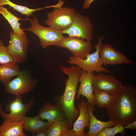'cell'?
Instances as JSON below:
<instances>
[{
	"label": "cell",
	"instance_id": "6da1fadb",
	"mask_svg": "<svg viewBox=\"0 0 136 136\" xmlns=\"http://www.w3.org/2000/svg\"><path fill=\"white\" fill-rule=\"evenodd\" d=\"M106 109L110 120L122 126L136 120L135 88L130 85L122 86Z\"/></svg>",
	"mask_w": 136,
	"mask_h": 136
},
{
	"label": "cell",
	"instance_id": "7a4b0ae2",
	"mask_svg": "<svg viewBox=\"0 0 136 136\" xmlns=\"http://www.w3.org/2000/svg\"><path fill=\"white\" fill-rule=\"evenodd\" d=\"M59 69L68 78L65 82L64 92L62 96L56 95L52 101L59 105L64 111L67 118L69 128H72L73 122L80 113L78 108L75 107V99L77 88L82 69L78 66H72L70 68L61 65Z\"/></svg>",
	"mask_w": 136,
	"mask_h": 136
},
{
	"label": "cell",
	"instance_id": "3957f363",
	"mask_svg": "<svg viewBox=\"0 0 136 136\" xmlns=\"http://www.w3.org/2000/svg\"><path fill=\"white\" fill-rule=\"evenodd\" d=\"M64 1L59 0L55 5L53 10L47 13L48 19L45 23L50 28L57 31H62L69 28L72 24L76 13L72 8L63 7Z\"/></svg>",
	"mask_w": 136,
	"mask_h": 136
},
{
	"label": "cell",
	"instance_id": "277c9868",
	"mask_svg": "<svg viewBox=\"0 0 136 136\" xmlns=\"http://www.w3.org/2000/svg\"><path fill=\"white\" fill-rule=\"evenodd\" d=\"M105 37L104 36L99 35L98 43L95 46L96 49L95 52L88 54L86 59H83L77 56H72L70 57L67 62L70 64H75L88 73L95 72L98 73L101 72L111 73L109 70L102 67L103 62L100 57V49Z\"/></svg>",
	"mask_w": 136,
	"mask_h": 136
},
{
	"label": "cell",
	"instance_id": "5b68a950",
	"mask_svg": "<svg viewBox=\"0 0 136 136\" xmlns=\"http://www.w3.org/2000/svg\"><path fill=\"white\" fill-rule=\"evenodd\" d=\"M35 102V98L32 97L27 103L24 104L21 95H16L15 99L10 100L6 104V109L9 112V113L4 112L2 108L3 103L0 104V116L4 121H21L26 113L33 107Z\"/></svg>",
	"mask_w": 136,
	"mask_h": 136
},
{
	"label": "cell",
	"instance_id": "8992f818",
	"mask_svg": "<svg viewBox=\"0 0 136 136\" xmlns=\"http://www.w3.org/2000/svg\"><path fill=\"white\" fill-rule=\"evenodd\" d=\"M17 76L4 83L5 92L15 96L21 95L33 91L38 83L28 70L22 71Z\"/></svg>",
	"mask_w": 136,
	"mask_h": 136
},
{
	"label": "cell",
	"instance_id": "52a82bcc",
	"mask_svg": "<svg viewBox=\"0 0 136 136\" xmlns=\"http://www.w3.org/2000/svg\"><path fill=\"white\" fill-rule=\"evenodd\" d=\"M29 20L31 26L23 30L30 31L37 36L40 40L41 46L44 49L49 46H56L59 41L64 37L61 31H57L50 27H46L40 25L35 17H34L33 19Z\"/></svg>",
	"mask_w": 136,
	"mask_h": 136
},
{
	"label": "cell",
	"instance_id": "ba28073f",
	"mask_svg": "<svg viewBox=\"0 0 136 136\" xmlns=\"http://www.w3.org/2000/svg\"><path fill=\"white\" fill-rule=\"evenodd\" d=\"M93 24L89 17L76 12L74 20L68 28L61 31L69 36L76 37L91 42L93 34Z\"/></svg>",
	"mask_w": 136,
	"mask_h": 136
},
{
	"label": "cell",
	"instance_id": "9c48e42d",
	"mask_svg": "<svg viewBox=\"0 0 136 136\" xmlns=\"http://www.w3.org/2000/svg\"><path fill=\"white\" fill-rule=\"evenodd\" d=\"M9 35V44L6 48L13 62L17 63L25 61L27 58L28 39L25 35H19L12 31H10Z\"/></svg>",
	"mask_w": 136,
	"mask_h": 136
},
{
	"label": "cell",
	"instance_id": "30bf717a",
	"mask_svg": "<svg viewBox=\"0 0 136 136\" xmlns=\"http://www.w3.org/2000/svg\"><path fill=\"white\" fill-rule=\"evenodd\" d=\"M56 46L68 49L73 56L83 59H86L92 49L91 42L76 37H64L57 43Z\"/></svg>",
	"mask_w": 136,
	"mask_h": 136
},
{
	"label": "cell",
	"instance_id": "8fae6325",
	"mask_svg": "<svg viewBox=\"0 0 136 136\" xmlns=\"http://www.w3.org/2000/svg\"><path fill=\"white\" fill-rule=\"evenodd\" d=\"M99 55L103 64L105 66L133 64V61L127 56L116 50L108 43L101 44Z\"/></svg>",
	"mask_w": 136,
	"mask_h": 136
},
{
	"label": "cell",
	"instance_id": "7c38bea8",
	"mask_svg": "<svg viewBox=\"0 0 136 136\" xmlns=\"http://www.w3.org/2000/svg\"><path fill=\"white\" fill-rule=\"evenodd\" d=\"M92 86L94 91L97 90L114 93L122 85V83L113 76L100 74H94Z\"/></svg>",
	"mask_w": 136,
	"mask_h": 136
},
{
	"label": "cell",
	"instance_id": "4fadbf2b",
	"mask_svg": "<svg viewBox=\"0 0 136 136\" xmlns=\"http://www.w3.org/2000/svg\"><path fill=\"white\" fill-rule=\"evenodd\" d=\"M94 74V72L88 73L82 70L79 79L80 85L79 89L77 91L78 93L76 98L79 100L80 96L82 95L83 96L86 97L87 99V103L94 106V91L92 86Z\"/></svg>",
	"mask_w": 136,
	"mask_h": 136
},
{
	"label": "cell",
	"instance_id": "5bb4252c",
	"mask_svg": "<svg viewBox=\"0 0 136 136\" xmlns=\"http://www.w3.org/2000/svg\"><path fill=\"white\" fill-rule=\"evenodd\" d=\"M53 105L47 102L38 111V114L43 120H47L52 123L56 122L67 120L65 113L58 105Z\"/></svg>",
	"mask_w": 136,
	"mask_h": 136
},
{
	"label": "cell",
	"instance_id": "9a60e30c",
	"mask_svg": "<svg viewBox=\"0 0 136 136\" xmlns=\"http://www.w3.org/2000/svg\"><path fill=\"white\" fill-rule=\"evenodd\" d=\"M78 107L80 110L79 114L78 119L74 123L72 129L76 136H85V128H89V114L87 102L82 100Z\"/></svg>",
	"mask_w": 136,
	"mask_h": 136
},
{
	"label": "cell",
	"instance_id": "2e32d148",
	"mask_svg": "<svg viewBox=\"0 0 136 136\" xmlns=\"http://www.w3.org/2000/svg\"><path fill=\"white\" fill-rule=\"evenodd\" d=\"M87 105L89 114V125L88 132L87 133L84 132L85 136H95L97 133L102 130L107 128L112 127L117 124L111 120L103 122L97 119L93 114L95 109L94 106L87 103Z\"/></svg>",
	"mask_w": 136,
	"mask_h": 136
},
{
	"label": "cell",
	"instance_id": "e0dca14e",
	"mask_svg": "<svg viewBox=\"0 0 136 136\" xmlns=\"http://www.w3.org/2000/svg\"><path fill=\"white\" fill-rule=\"evenodd\" d=\"M22 121L23 129L30 132L33 136L39 131L46 130L52 124L48 122L44 121L38 114L31 117L25 116L23 118Z\"/></svg>",
	"mask_w": 136,
	"mask_h": 136
},
{
	"label": "cell",
	"instance_id": "ac0fdd59",
	"mask_svg": "<svg viewBox=\"0 0 136 136\" xmlns=\"http://www.w3.org/2000/svg\"><path fill=\"white\" fill-rule=\"evenodd\" d=\"M46 136H76L72 129H70L67 120L52 123L46 131Z\"/></svg>",
	"mask_w": 136,
	"mask_h": 136
},
{
	"label": "cell",
	"instance_id": "d6986e66",
	"mask_svg": "<svg viewBox=\"0 0 136 136\" xmlns=\"http://www.w3.org/2000/svg\"><path fill=\"white\" fill-rule=\"evenodd\" d=\"M22 121H4L0 125V136H25Z\"/></svg>",
	"mask_w": 136,
	"mask_h": 136
},
{
	"label": "cell",
	"instance_id": "ffe728a7",
	"mask_svg": "<svg viewBox=\"0 0 136 136\" xmlns=\"http://www.w3.org/2000/svg\"><path fill=\"white\" fill-rule=\"evenodd\" d=\"M17 64L13 61L0 65V81L4 83L20 74L21 71Z\"/></svg>",
	"mask_w": 136,
	"mask_h": 136
},
{
	"label": "cell",
	"instance_id": "44dd1931",
	"mask_svg": "<svg viewBox=\"0 0 136 136\" xmlns=\"http://www.w3.org/2000/svg\"><path fill=\"white\" fill-rule=\"evenodd\" d=\"M0 14H2L7 20L12 27L13 32L19 35H25L23 29L20 27L21 24L19 23L20 20H29V18L22 19L18 18L12 14L11 12L9 11L6 8L3 6H0Z\"/></svg>",
	"mask_w": 136,
	"mask_h": 136
},
{
	"label": "cell",
	"instance_id": "7402d4cb",
	"mask_svg": "<svg viewBox=\"0 0 136 136\" xmlns=\"http://www.w3.org/2000/svg\"><path fill=\"white\" fill-rule=\"evenodd\" d=\"M94 92V104L98 107L107 108L112 101L114 93L97 90Z\"/></svg>",
	"mask_w": 136,
	"mask_h": 136
},
{
	"label": "cell",
	"instance_id": "603a6c76",
	"mask_svg": "<svg viewBox=\"0 0 136 136\" xmlns=\"http://www.w3.org/2000/svg\"><path fill=\"white\" fill-rule=\"evenodd\" d=\"M5 5H9L10 7H12L14 10L19 12L22 15H26L27 17H29L30 15H32V13L34 12L50 8L49 6H47L43 8L31 9L26 7L15 4L9 0H0V6H3Z\"/></svg>",
	"mask_w": 136,
	"mask_h": 136
},
{
	"label": "cell",
	"instance_id": "cb8c5ba5",
	"mask_svg": "<svg viewBox=\"0 0 136 136\" xmlns=\"http://www.w3.org/2000/svg\"><path fill=\"white\" fill-rule=\"evenodd\" d=\"M124 128L123 126L117 124L113 127H108L102 130L97 133L95 136H114L117 133H120L122 136L125 134Z\"/></svg>",
	"mask_w": 136,
	"mask_h": 136
},
{
	"label": "cell",
	"instance_id": "d4e9b609",
	"mask_svg": "<svg viewBox=\"0 0 136 136\" xmlns=\"http://www.w3.org/2000/svg\"><path fill=\"white\" fill-rule=\"evenodd\" d=\"M13 62L12 57L8 53L3 40L0 39V64Z\"/></svg>",
	"mask_w": 136,
	"mask_h": 136
},
{
	"label": "cell",
	"instance_id": "484cf974",
	"mask_svg": "<svg viewBox=\"0 0 136 136\" xmlns=\"http://www.w3.org/2000/svg\"><path fill=\"white\" fill-rule=\"evenodd\" d=\"M124 128H129L130 130H133L135 131L136 130V120L125 125L124 127Z\"/></svg>",
	"mask_w": 136,
	"mask_h": 136
},
{
	"label": "cell",
	"instance_id": "4316f807",
	"mask_svg": "<svg viewBox=\"0 0 136 136\" xmlns=\"http://www.w3.org/2000/svg\"><path fill=\"white\" fill-rule=\"evenodd\" d=\"M94 0H86L83 3V9L85 10L88 9L91 6L92 2Z\"/></svg>",
	"mask_w": 136,
	"mask_h": 136
},
{
	"label": "cell",
	"instance_id": "83f0119b",
	"mask_svg": "<svg viewBox=\"0 0 136 136\" xmlns=\"http://www.w3.org/2000/svg\"><path fill=\"white\" fill-rule=\"evenodd\" d=\"M46 130H42L37 132L35 135L36 136H46Z\"/></svg>",
	"mask_w": 136,
	"mask_h": 136
}]
</instances>
